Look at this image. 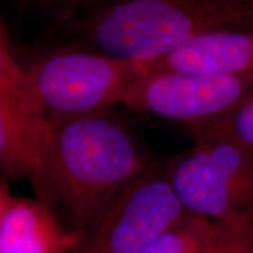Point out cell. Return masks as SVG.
<instances>
[{"label":"cell","mask_w":253,"mask_h":253,"mask_svg":"<svg viewBox=\"0 0 253 253\" xmlns=\"http://www.w3.org/2000/svg\"><path fill=\"white\" fill-rule=\"evenodd\" d=\"M150 166L130 129L107 110L48 121L53 207L62 211L69 229L84 232Z\"/></svg>","instance_id":"cell-1"},{"label":"cell","mask_w":253,"mask_h":253,"mask_svg":"<svg viewBox=\"0 0 253 253\" xmlns=\"http://www.w3.org/2000/svg\"><path fill=\"white\" fill-rule=\"evenodd\" d=\"M84 5L69 24L75 46L132 62L160 58L207 32L253 28V0H88Z\"/></svg>","instance_id":"cell-2"},{"label":"cell","mask_w":253,"mask_h":253,"mask_svg":"<svg viewBox=\"0 0 253 253\" xmlns=\"http://www.w3.org/2000/svg\"><path fill=\"white\" fill-rule=\"evenodd\" d=\"M25 69L32 100L46 121L104 112L123 103L142 79L138 62L77 46L41 56Z\"/></svg>","instance_id":"cell-3"},{"label":"cell","mask_w":253,"mask_h":253,"mask_svg":"<svg viewBox=\"0 0 253 253\" xmlns=\"http://www.w3.org/2000/svg\"><path fill=\"white\" fill-rule=\"evenodd\" d=\"M192 136L194 147L164 170L186 212L212 221L253 213V154L217 136Z\"/></svg>","instance_id":"cell-4"},{"label":"cell","mask_w":253,"mask_h":253,"mask_svg":"<svg viewBox=\"0 0 253 253\" xmlns=\"http://www.w3.org/2000/svg\"><path fill=\"white\" fill-rule=\"evenodd\" d=\"M186 213L166 173L150 166L107 204L74 253H138Z\"/></svg>","instance_id":"cell-5"},{"label":"cell","mask_w":253,"mask_h":253,"mask_svg":"<svg viewBox=\"0 0 253 253\" xmlns=\"http://www.w3.org/2000/svg\"><path fill=\"white\" fill-rule=\"evenodd\" d=\"M252 95L253 73H164L136 81L123 104L135 113L160 116L188 126L230 113Z\"/></svg>","instance_id":"cell-6"},{"label":"cell","mask_w":253,"mask_h":253,"mask_svg":"<svg viewBox=\"0 0 253 253\" xmlns=\"http://www.w3.org/2000/svg\"><path fill=\"white\" fill-rule=\"evenodd\" d=\"M0 175L25 178L36 198L53 207L48 179V121L0 93Z\"/></svg>","instance_id":"cell-7"},{"label":"cell","mask_w":253,"mask_h":253,"mask_svg":"<svg viewBox=\"0 0 253 253\" xmlns=\"http://www.w3.org/2000/svg\"><path fill=\"white\" fill-rule=\"evenodd\" d=\"M138 63L142 78L164 73L250 74L253 73V28L207 32L166 55Z\"/></svg>","instance_id":"cell-8"},{"label":"cell","mask_w":253,"mask_h":253,"mask_svg":"<svg viewBox=\"0 0 253 253\" xmlns=\"http://www.w3.org/2000/svg\"><path fill=\"white\" fill-rule=\"evenodd\" d=\"M84 237L40 199L15 198L0 226V253H74Z\"/></svg>","instance_id":"cell-9"},{"label":"cell","mask_w":253,"mask_h":253,"mask_svg":"<svg viewBox=\"0 0 253 253\" xmlns=\"http://www.w3.org/2000/svg\"><path fill=\"white\" fill-rule=\"evenodd\" d=\"M213 221L186 213L138 253H201Z\"/></svg>","instance_id":"cell-10"},{"label":"cell","mask_w":253,"mask_h":253,"mask_svg":"<svg viewBox=\"0 0 253 253\" xmlns=\"http://www.w3.org/2000/svg\"><path fill=\"white\" fill-rule=\"evenodd\" d=\"M188 126L192 135L225 138L253 154V95L230 113Z\"/></svg>","instance_id":"cell-11"},{"label":"cell","mask_w":253,"mask_h":253,"mask_svg":"<svg viewBox=\"0 0 253 253\" xmlns=\"http://www.w3.org/2000/svg\"><path fill=\"white\" fill-rule=\"evenodd\" d=\"M201 253H253V213L213 221Z\"/></svg>","instance_id":"cell-12"},{"label":"cell","mask_w":253,"mask_h":253,"mask_svg":"<svg viewBox=\"0 0 253 253\" xmlns=\"http://www.w3.org/2000/svg\"><path fill=\"white\" fill-rule=\"evenodd\" d=\"M0 93L5 94L9 99L21 104L24 108L34 115L42 118L31 97L25 66L19 63L12 52L1 23H0Z\"/></svg>","instance_id":"cell-13"},{"label":"cell","mask_w":253,"mask_h":253,"mask_svg":"<svg viewBox=\"0 0 253 253\" xmlns=\"http://www.w3.org/2000/svg\"><path fill=\"white\" fill-rule=\"evenodd\" d=\"M15 198L17 197L12 195L9 185L5 181L4 177H0V226H1L2 220H4L6 213H7L11 205L13 204Z\"/></svg>","instance_id":"cell-14"},{"label":"cell","mask_w":253,"mask_h":253,"mask_svg":"<svg viewBox=\"0 0 253 253\" xmlns=\"http://www.w3.org/2000/svg\"><path fill=\"white\" fill-rule=\"evenodd\" d=\"M86 1L87 0H42V4L45 6H49V7H58L60 9L63 8L72 12V9H75Z\"/></svg>","instance_id":"cell-15"}]
</instances>
